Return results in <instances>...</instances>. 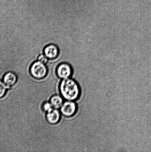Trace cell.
I'll list each match as a JSON object with an SVG mask.
<instances>
[{
    "label": "cell",
    "mask_w": 151,
    "mask_h": 152,
    "mask_svg": "<svg viewBox=\"0 0 151 152\" xmlns=\"http://www.w3.org/2000/svg\"><path fill=\"white\" fill-rule=\"evenodd\" d=\"M60 90L62 97L67 101H76L80 95L81 90L79 85L74 80L71 78L62 80Z\"/></svg>",
    "instance_id": "1"
},
{
    "label": "cell",
    "mask_w": 151,
    "mask_h": 152,
    "mask_svg": "<svg viewBox=\"0 0 151 152\" xmlns=\"http://www.w3.org/2000/svg\"><path fill=\"white\" fill-rule=\"evenodd\" d=\"M48 72L47 65L38 61L34 62L30 69V75L36 79L44 78L47 75Z\"/></svg>",
    "instance_id": "2"
},
{
    "label": "cell",
    "mask_w": 151,
    "mask_h": 152,
    "mask_svg": "<svg viewBox=\"0 0 151 152\" xmlns=\"http://www.w3.org/2000/svg\"><path fill=\"white\" fill-rule=\"evenodd\" d=\"M73 72L72 65L67 62H62L57 66L56 73L59 78L63 79L69 78Z\"/></svg>",
    "instance_id": "3"
},
{
    "label": "cell",
    "mask_w": 151,
    "mask_h": 152,
    "mask_svg": "<svg viewBox=\"0 0 151 152\" xmlns=\"http://www.w3.org/2000/svg\"><path fill=\"white\" fill-rule=\"evenodd\" d=\"M77 107L73 101H67L63 103L60 108V112L66 117L73 116L77 112Z\"/></svg>",
    "instance_id": "4"
},
{
    "label": "cell",
    "mask_w": 151,
    "mask_h": 152,
    "mask_svg": "<svg viewBox=\"0 0 151 152\" xmlns=\"http://www.w3.org/2000/svg\"><path fill=\"white\" fill-rule=\"evenodd\" d=\"M60 53L59 48L54 44H50L46 46L44 49V54L49 59L56 58Z\"/></svg>",
    "instance_id": "5"
},
{
    "label": "cell",
    "mask_w": 151,
    "mask_h": 152,
    "mask_svg": "<svg viewBox=\"0 0 151 152\" xmlns=\"http://www.w3.org/2000/svg\"><path fill=\"white\" fill-rule=\"evenodd\" d=\"M60 112L57 109L53 108L51 111L47 113L46 118L47 122L51 124L59 123L60 120Z\"/></svg>",
    "instance_id": "6"
},
{
    "label": "cell",
    "mask_w": 151,
    "mask_h": 152,
    "mask_svg": "<svg viewBox=\"0 0 151 152\" xmlns=\"http://www.w3.org/2000/svg\"><path fill=\"white\" fill-rule=\"evenodd\" d=\"M17 80V75L13 71H10L6 73L3 77V82L7 87L14 86Z\"/></svg>",
    "instance_id": "7"
},
{
    "label": "cell",
    "mask_w": 151,
    "mask_h": 152,
    "mask_svg": "<svg viewBox=\"0 0 151 152\" xmlns=\"http://www.w3.org/2000/svg\"><path fill=\"white\" fill-rule=\"evenodd\" d=\"M53 108H60L63 104V98L59 95H53L50 98V102Z\"/></svg>",
    "instance_id": "8"
},
{
    "label": "cell",
    "mask_w": 151,
    "mask_h": 152,
    "mask_svg": "<svg viewBox=\"0 0 151 152\" xmlns=\"http://www.w3.org/2000/svg\"><path fill=\"white\" fill-rule=\"evenodd\" d=\"M7 87L4 82L0 80V98H3L6 94Z\"/></svg>",
    "instance_id": "9"
},
{
    "label": "cell",
    "mask_w": 151,
    "mask_h": 152,
    "mask_svg": "<svg viewBox=\"0 0 151 152\" xmlns=\"http://www.w3.org/2000/svg\"><path fill=\"white\" fill-rule=\"evenodd\" d=\"M42 108L43 110L46 112H48L53 108L50 102H46L43 105Z\"/></svg>",
    "instance_id": "10"
},
{
    "label": "cell",
    "mask_w": 151,
    "mask_h": 152,
    "mask_svg": "<svg viewBox=\"0 0 151 152\" xmlns=\"http://www.w3.org/2000/svg\"><path fill=\"white\" fill-rule=\"evenodd\" d=\"M38 61L42 63L46 64L48 63L49 59L45 56L43 53L39 55L38 58Z\"/></svg>",
    "instance_id": "11"
}]
</instances>
